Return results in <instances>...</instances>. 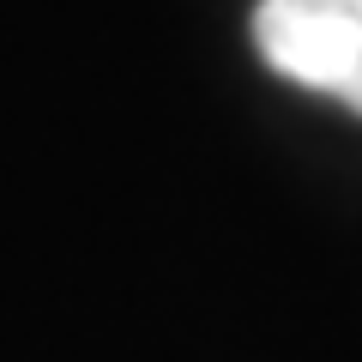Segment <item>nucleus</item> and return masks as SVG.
I'll use <instances>...</instances> for the list:
<instances>
[{
	"instance_id": "obj_1",
	"label": "nucleus",
	"mask_w": 362,
	"mask_h": 362,
	"mask_svg": "<svg viewBox=\"0 0 362 362\" xmlns=\"http://www.w3.org/2000/svg\"><path fill=\"white\" fill-rule=\"evenodd\" d=\"M254 49L278 78L362 115V0H259Z\"/></svg>"
}]
</instances>
